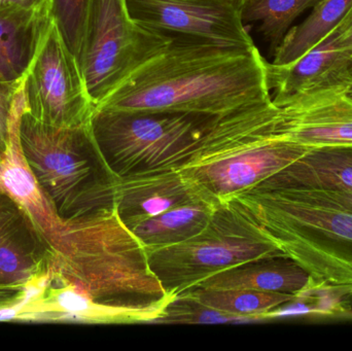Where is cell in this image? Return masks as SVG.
I'll return each instance as SVG.
<instances>
[{"label":"cell","mask_w":352,"mask_h":351,"mask_svg":"<svg viewBox=\"0 0 352 351\" xmlns=\"http://www.w3.org/2000/svg\"><path fill=\"white\" fill-rule=\"evenodd\" d=\"M267 66L256 45L241 49L173 36L162 52L109 93L96 111L223 117L272 100Z\"/></svg>","instance_id":"cell-1"},{"label":"cell","mask_w":352,"mask_h":351,"mask_svg":"<svg viewBox=\"0 0 352 351\" xmlns=\"http://www.w3.org/2000/svg\"><path fill=\"white\" fill-rule=\"evenodd\" d=\"M52 253L50 278L76 286L98 304L164 313L176 297L153 273L146 247L117 208L63 220Z\"/></svg>","instance_id":"cell-2"},{"label":"cell","mask_w":352,"mask_h":351,"mask_svg":"<svg viewBox=\"0 0 352 351\" xmlns=\"http://www.w3.org/2000/svg\"><path fill=\"white\" fill-rule=\"evenodd\" d=\"M273 101L219 117L178 170L211 203L221 205L260 185L307 154L277 130Z\"/></svg>","instance_id":"cell-3"},{"label":"cell","mask_w":352,"mask_h":351,"mask_svg":"<svg viewBox=\"0 0 352 351\" xmlns=\"http://www.w3.org/2000/svg\"><path fill=\"white\" fill-rule=\"evenodd\" d=\"M310 278L306 288L352 294V212L254 187L232 200Z\"/></svg>","instance_id":"cell-4"},{"label":"cell","mask_w":352,"mask_h":351,"mask_svg":"<svg viewBox=\"0 0 352 351\" xmlns=\"http://www.w3.org/2000/svg\"><path fill=\"white\" fill-rule=\"evenodd\" d=\"M23 155L62 220L116 208L117 175L105 162L92 126L60 128L25 109L19 121Z\"/></svg>","instance_id":"cell-5"},{"label":"cell","mask_w":352,"mask_h":351,"mask_svg":"<svg viewBox=\"0 0 352 351\" xmlns=\"http://www.w3.org/2000/svg\"><path fill=\"white\" fill-rule=\"evenodd\" d=\"M219 117L169 111H96L93 134L118 177L182 166Z\"/></svg>","instance_id":"cell-6"},{"label":"cell","mask_w":352,"mask_h":351,"mask_svg":"<svg viewBox=\"0 0 352 351\" xmlns=\"http://www.w3.org/2000/svg\"><path fill=\"white\" fill-rule=\"evenodd\" d=\"M146 249L153 273L167 293L176 296L229 268L285 257L232 201L221 204L208 226L196 236L170 247Z\"/></svg>","instance_id":"cell-7"},{"label":"cell","mask_w":352,"mask_h":351,"mask_svg":"<svg viewBox=\"0 0 352 351\" xmlns=\"http://www.w3.org/2000/svg\"><path fill=\"white\" fill-rule=\"evenodd\" d=\"M173 39L136 22L127 0H88L76 59L96 106Z\"/></svg>","instance_id":"cell-8"},{"label":"cell","mask_w":352,"mask_h":351,"mask_svg":"<svg viewBox=\"0 0 352 351\" xmlns=\"http://www.w3.org/2000/svg\"><path fill=\"white\" fill-rule=\"evenodd\" d=\"M26 111L60 128L90 125L96 113L76 55L54 21L23 82Z\"/></svg>","instance_id":"cell-9"},{"label":"cell","mask_w":352,"mask_h":351,"mask_svg":"<svg viewBox=\"0 0 352 351\" xmlns=\"http://www.w3.org/2000/svg\"><path fill=\"white\" fill-rule=\"evenodd\" d=\"M52 253L41 231L10 196L0 192V311L22 317L45 290Z\"/></svg>","instance_id":"cell-10"},{"label":"cell","mask_w":352,"mask_h":351,"mask_svg":"<svg viewBox=\"0 0 352 351\" xmlns=\"http://www.w3.org/2000/svg\"><path fill=\"white\" fill-rule=\"evenodd\" d=\"M127 5L136 22L171 36L223 47H256L241 8L226 0H127Z\"/></svg>","instance_id":"cell-11"},{"label":"cell","mask_w":352,"mask_h":351,"mask_svg":"<svg viewBox=\"0 0 352 351\" xmlns=\"http://www.w3.org/2000/svg\"><path fill=\"white\" fill-rule=\"evenodd\" d=\"M278 107L277 130L304 148L352 146V100L340 82L285 97H272Z\"/></svg>","instance_id":"cell-12"},{"label":"cell","mask_w":352,"mask_h":351,"mask_svg":"<svg viewBox=\"0 0 352 351\" xmlns=\"http://www.w3.org/2000/svg\"><path fill=\"white\" fill-rule=\"evenodd\" d=\"M198 202L211 203L176 168L118 177L116 183V208L128 229L176 206Z\"/></svg>","instance_id":"cell-13"},{"label":"cell","mask_w":352,"mask_h":351,"mask_svg":"<svg viewBox=\"0 0 352 351\" xmlns=\"http://www.w3.org/2000/svg\"><path fill=\"white\" fill-rule=\"evenodd\" d=\"M24 109L22 86L14 99L10 144L0 159V192L10 196L28 214L52 249L59 236L63 220L45 197L23 155L19 139V121Z\"/></svg>","instance_id":"cell-14"},{"label":"cell","mask_w":352,"mask_h":351,"mask_svg":"<svg viewBox=\"0 0 352 351\" xmlns=\"http://www.w3.org/2000/svg\"><path fill=\"white\" fill-rule=\"evenodd\" d=\"M45 313L56 319L87 324L156 323L163 315L157 309L120 308L93 301L72 284L50 278L41 296L27 307L23 317Z\"/></svg>","instance_id":"cell-15"},{"label":"cell","mask_w":352,"mask_h":351,"mask_svg":"<svg viewBox=\"0 0 352 351\" xmlns=\"http://www.w3.org/2000/svg\"><path fill=\"white\" fill-rule=\"evenodd\" d=\"M268 84L272 97H285L342 82L351 65L335 39L333 30L295 61L285 65L268 62Z\"/></svg>","instance_id":"cell-16"},{"label":"cell","mask_w":352,"mask_h":351,"mask_svg":"<svg viewBox=\"0 0 352 351\" xmlns=\"http://www.w3.org/2000/svg\"><path fill=\"white\" fill-rule=\"evenodd\" d=\"M53 22L52 8L0 10V84H23Z\"/></svg>","instance_id":"cell-17"},{"label":"cell","mask_w":352,"mask_h":351,"mask_svg":"<svg viewBox=\"0 0 352 351\" xmlns=\"http://www.w3.org/2000/svg\"><path fill=\"white\" fill-rule=\"evenodd\" d=\"M258 185L270 189L352 190V146L311 150Z\"/></svg>","instance_id":"cell-18"},{"label":"cell","mask_w":352,"mask_h":351,"mask_svg":"<svg viewBox=\"0 0 352 351\" xmlns=\"http://www.w3.org/2000/svg\"><path fill=\"white\" fill-rule=\"evenodd\" d=\"M309 282L305 270L293 260L280 257L256 260L229 268L199 282L194 288H242L298 296Z\"/></svg>","instance_id":"cell-19"},{"label":"cell","mask_w":352,"mask_h":351,"mask_svg":"<svg viewBox=\"0 0 352 351\" xmlns=\"http://www.w3.org/2000/svg\"><path fill=\"white\" fill-rule=\"evenodd\" d=\"M219 205L184 204L144 220L129 230L144 247H164L188 240L204 230Z\"/></svg>","instance_id":"cell-20"},{"label":"cell","mask_w":352,"mask_h":351,"mask_svg":"<svg viewBox=\"0 0 352 351\" xmlns=\"http://www.w3.org/2000/svg\"><path fill=\"white\" fill-rule=\"evenodd\" d=\"M352 0H320L311 14L298 26H292L273 53L275 65L295 61L322 41L351 8Z\"/></svg>","instance_id":"cell-21"},{"label":"cell","mask_w":352,"mask_h":351,"mask_svg":"<svg viewBox=\"0 0 352 351\" xmlns=\"http://www.w3.org/2000/svg\"><path fill=\"white\" fill-rule=\"evenodd\" d=\"M221 313L264 321L263 315L297 299L287 293L261 292L242 288H192L182 294Z\"/></svg>","instance_id":"cell-22"},{"label":"cell","mask_w":352,"mask_h":351,"mask_svg":"<svg viewBox=\"0 0 352 351\" xmlns=\"http://www.w3.org/2000/svg\"><path fill=\"white\" fill-rule=\"evenodd\" d=\"M320 0H248L241 8L244 23H258V32L271 53L280 45L296 19Z\"/></svg>","instance_id":"cell-23"},{"label":"cell","mask_w":352,"mask_h":351,"mask_svg":"<svg viewBox=\"0 0 352 351\" xmlns=\"http://www.w3.org/2000/svg\"><path fill=\"white\" fill-rule=\"evenodd\" d=\"M248 317L221 313L184 295H177L155 324L250 323Z\"/></svg>","instance_id":"cell-24"},{"label":"cell","mask_w":352,"mask_h":351,"mask_svg":"<svg viewBox=\"0 0 352 351\" xmlns=\"http://www.w3.org/2000/svg\"><path fill=\"white\" fill-rule=\"evenodd\" d=\"M88 0H52V16L66 45L76 55L80 47Z\"/></svg>","instance_id":"cell-25"},{"label":"cell","mask_w":352,"mask_h":351,"mask_svg":"<svg viewBox=\"0 0 352 351\" xmlns=\"http://www.w3.org/2000/svg\"><path fill=\"white\" fill-rule=\"evenodd\" d=\"M263 188V187H262ZM270 189V188H266ZM283 195L318 205L332 206L352 212V190H309L297 188H272Z\"/></svg>","instance_id":"cell-26"},{"label":"cell","mask_w":352,"mask_h":351,"mask_svg":"<svg viewBox=\"0 0 352 351\" xmlns=\"http://www.w3.org/2000/svg\"><path fill=\"white\" fill-rule=\"evenodd\" d=\"M22 86L23 84H0V159L10 144L14 99Z\"/></svg>","instance_id":"cell-27"},{"label":"cell","mask_w":352,"mask_h":351,"mask_svg":"<svg viewBox=\"0 0 352 351\" xmlns=\"http://www.w3.org/2000/svg\"><path fill=\"white\" fill-rule=\"evenodd\" d=\"M333 32L337 45L351 63L352 71V5L344 18L333 29Z\"/></svg>","instance_id":"cell-28"},{"label":"cell","mask_w":352,"mask_h":351,"mask_svg":"<svg viewBox=\"0 0 352 351\" xmlns=\"http://www.w3.org/2000/svg\"><path fill=\"white\" fill-rule=\"evenodd\" d=\"M20 8L26 10H41L52 8V0H0V10Z\"/></svg>","instance_id":"cell-29"},{"label":"cell","mask_w":352,"mask_h":351,"mask_svg":"<svg viewBox=\"0 0 352 351\" xmlns=\"http://www.w3.org/2000/svg\"><path fill=\"white\" fill-rule=\"evenodd\" d=\"M341 90L352 100V71L347 74L346 78L340 82Z\"/></svg>","instance_id":"cell-30"},{"label":"cell","mask_w":352,"mask_h":351,"mask_svg":"<svg viewBox=\"0 0 352 351\" xmlns=\"http://www.w3.org/2000/svg\"><path fill=\"white\" fill-rule=\"evenodd\" d=\"M226 1H229L231 2V3L236 4V5L239 6V8H241L248 0H226Z\"/></svg>","instance_id":"cell-31"}]
</instances>
